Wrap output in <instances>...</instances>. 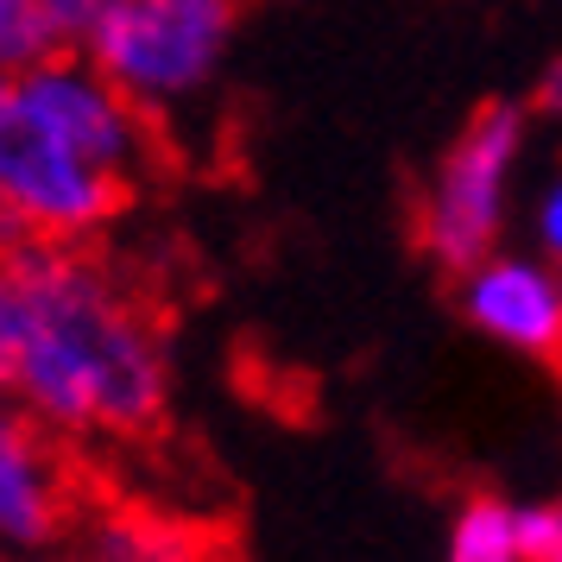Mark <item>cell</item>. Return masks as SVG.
<instances>
[{
	"mask_svg": "<svg viewBox=\"0 0 562 562\" xmlns=\"http://www.w3.org/2000/svg\"><path fill=\"white\" fill-rule=\"evenodd\" d=\"M0 385L38 430L133 436L171 398V360L95 259L26 240L0 272Z\"/></svg>",
	"mask_w": 562,
	"mask_h": 562,
	"instance_id": "obj_1",
	"label": "cell"
},
{
	"mask_svg": "<svg viewBox=\"0 0 562 562\" xmlns=\"http://www.w3.org/2000/svg\"><path fill=\"white\" fill-rule=\"evenodd\" d=\"M234 32L240 0H114L77 45L139 114H171L222 77Z\"/></svg>",
	"mask_w": 562,
	"mask_h": 562,
	"instance_id": "obj_2",
	"label": "cell"
},
{
	"mask_svg": "<svg viewBox=\"0 0 562 562\" xmlns=\"http://www.w3.org/2000/svg\"><path fill=\"white\" fill-rule=\"evenodd\" d=\"M525 153V108L518 102H481L449 153L436 158L424 203H417V247L442 272H468L486 254H499V228L512 209V171Z\"/></svg>",
	"mask_w": 562,
	"mask_h": 562,
	"instance_id": "obj_3",
	"label": "cell"
},
{
	"mask_svg": "<svg viewBox=\"0 0 562 562\" xmlns=\"http://www.w3.org/2000/svg\"><path fill=\"white\" fill-rule=\"evenodd\" d=\"M0 209H7L13 234L77 247L127 209V171H114L26 121H0Z\"/></svg>",
	"mask_w": 562,
	"mask_h": 562,
	"instance_id": "obj_4",
	"label": "cell"
},
{
	"mask_svg": "<svg viewBox=\"0 0 562 562\" xmlns=\"http://www.w3.org/2000/svg\"><path fill=\"white\" fill-rule=\"evenodd\" d=\"M0 121H26V127L52 133L64 146H77V153L102 158L114 171H127L139 165V108L114 89V82L89 64V57H52V64H38V70H20V77H7L0 89Z\"/></svg>",
	"mask_w": 562,
	"mask_h": 562,
	"instance_id": "obj_5",
	"label": "cell"
},
{
	"mask_svg": "<svg viewBox=\"0 0 562 562\" xmlns=\"http://www.w3.org/2000/svg\"><path fill=\"white\" fill-rule=\"evenodd\" d=\"M461 316L506 355L562 367V272L543 254H486L456 284Z\"/></svg>",
	"mask_w": 562,
	"mask_h": 562,
	"instance_id": "obj_6",
	"label": "cell"
},
{
	"mask_svg": "<svg viewBox=\"0 0 562 562\" xmlns=\"http://www.w3.org/2000/svg\"><path fill=\"white\" fill-rule=\"evenodd\" d=\"M64 525V468L32 424L0 430V537L13 550H45Z\"/></svg>",
	"mask_w": 562,
	"mask_h": 562,
	"instance_id": "obj_7",
	"label": "cell"
},
{
	"mask_svg": "<svg viewBox=\"0 0 562 562\" xmlns=\"http://www.w3.org/2000/svg\"><path fill=\"white\" fill-rule=\"evenodd\" d=\"M442 562H525V537H518V506L499 493H468L461 512L449 518V543Z\"/></svg>",
	"mask_w": 562,
	"mask_h": 562,
	"instance_id": "obj_8",
	"label": "cell"
},
{
	"mask_svg": "<svg viewBox=\"0 0 562 562\" xmlns=\"http://www.w3.org/2000/svg\"><path fill=\"white\" fill-rule=\"evenodd\" d=\"M89 562H196L190 537L146 512H108L89 531Z\"/></svg>",
	"mask_w": 562,
	"mask_h": 562,
	"instance_id": "obj_9",
	"label": "cell"
},
{
	"mask_svg": "<svg viewBox=\"0 0 562 562\" xmlns=\"http://www.w3.org/2000/svg\"><path fill=\"white\" fill-rule=\"evenodd\" d=\"M64 45H70V26L45 0H0V64H7V77L64 57Z\"/></svg>",
	"mask_w": 562,
	"mask_h": 562,
	"instance_id": "obj_10",
	"label": "cell"
},
{
	"mask_svg": "<svg viewBox=\"0 0 562 562\" xmlns=\"http://www.w3.org/2000/svg\"><path fill=\"white\" fill-rule=\"evenodd\" d=\"M531 247L562 272V171H550L531 196Z\"/></svg>",
	"mask_w": 562,
	"mask_h": 562,
	"instance_id": "obj_11",
	"label": "cell"
},
{
	"mask_svg": "<svg viewBox=\"0 0 562 562\" xmlns=\"http://www.w3.org/2000/svg\"><path fill=\"white\" fill-rule=\"evenodd\" d=\"M518 537H525V562H550L562 537V499H537L518 506Z\"/></svg>",
	"mask_w": 562,
	"mask_h": 562,
	"instance_id": "obj_12",
	"label": "cell"
},
{
	"mask_svg": "<svg viewBox=\"0 0 562 562\" xmlns=\"http://www.w3.org/2000/svg\"><path fill=\"white\" fill-rule=\"evenodd\" d=\"M45 7H52L57 20L70 26V38H82V32H89V26L108 13V7H114V0H45Z\"/></svg>",
	"mask_w": 562,
	"mask_h": 562,
	"instance_id": "obj_13",
	"label": "cell"
},
{
	"mask_svg": "<svg viewBox=\"0 0 562 562\" xmlns=\"http://www.w3.org/2000/svg\"><path fill=\"white\" fill-rule=\"evenodd\" d=\"M537 108H550V114H562V64H550V70L537 77Z\"/></svg>",
	"mask_w": 562,
	"mask_h": 562,
	"instance_id": "obj_14",
	"label": "cell"
},
{
	"mask_svg": "<svg viewBox=\"0 0 562 562\" xmlns=\"http://www.w3.org/2000/svg\"><path fill=\"white\" fill-rule=\"evenodd\" d=\"M550 562H562V537H557V557H550Z\"/></svg>",
	"mask_w": 562,
	"mask_h": 562,
	"instance_id": "obj_15",
	"label": "cell"
}]
</instances>
